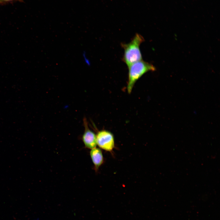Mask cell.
Returning <instances> with one entry per match:
<instances>
[{"instance_id":"cell-4","label":"cell","mask_w":220,"mask_h":220,"mask_svg":"<svg viewBox=\"0 0 220 220\" xmlns=\"http://www.w3.org/2000/svg\"><path fill=\"white\" fill-rule=\"evenodd\" d=\"M83 124L85 130L82 136V140L85 147L90 149L96 147V134L90 129L85 118L83 119Z\"/></svg>"},{"instance_id":"cell-1","label":"cell","mask_w":220,"mask_h":220,"mask_svg":"<svg viewBox=\"0 0 220 220\" xmlns=\"http://www.w3.org/2000/svg\"><path fill=\"white\" fill-rule=\"evenodd\" d=\"M144 41V39L142 35L137 33L130 42L121 44L124 50L123 60L128 67L132 64L142 60L140 46Z\"/></svg>"},{"instance_id":"cell-3","label":"cell","mask_w":220,"mask_h":220,"mask_svg":"<svg viewBox=\"0 0 220 220\" xmlns=\"http://www.w3.org/2000/svg\"><path fill=\"white\" fill-rule=\"evenodd\" d=\"M97 145L100 148L107 151H111L115 147L113 134L106 130L98 131L96 134Z\"/></svg>"},{"instance_id":"cell-7","label":"cell","mask_w":220,"mask_h":220,"mask_svg":"<svg viewBox=\"0 0 220 220\" xmlns=\"http://www.w3.org/2000/svg\"><path fill=\"white\" fill-rule=\"evenodd\" d=\"M82 56L85 64L88 66H90V62L88 58L87 57L86 52L85 51L83 52Z\"/></svg>"},{"instance_id":"cell-5","label":"cell","mask_w":220,"mask_h":220,"mask_svg":"<svg viewBox=\"0 0 220 220\" xmlns=\"http://www.w3.org/2000/svg\"><path fill=\"white\" fill-rule=\"evenodd\" d=\"M90 155L94 164L95 171L97 172L104 161L102 151L100 148L96 147L91 149Z\"/></svg>"},{"instance_id":"cell-2","label":"cell","mask_w":220,"mask_h":220,"mask_svg":"<svg viewBox=\"0 0 220 220\" xmlns=\"http://www.w3.org/2000/svg\"><path fill=\"white\" fill-rule=\"evenodd\" d=\"M128 77L127 89L131 93L137 81L143 75L149 71H154L156 68L152 64L142 60L136 62L128 67Z\"/></svg>"},{"instance_id":"cell-6","label":"cell","mask_w":220,"mask_h":220,"mask_svg":"<svg viewBox=\"0 0 220 220\" xmlns=\"http://www.w3.org/2000/svg\"><path fill=\"white\" fill-rule=\"evenodd\" d=\"M17 1L22 2H23V0H0V5H4Z\"/></svg>"}]
</instances>
